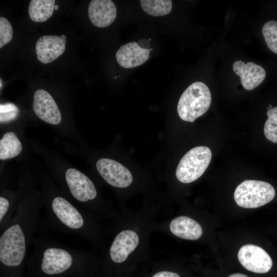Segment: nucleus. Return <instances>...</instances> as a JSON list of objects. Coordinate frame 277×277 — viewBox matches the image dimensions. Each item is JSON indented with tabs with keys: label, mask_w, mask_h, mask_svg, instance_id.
<instances>
[{
	"label": "nucleus",
	"mask_w": 277,
	"mask_h": 277,
	"mask_svg": "<svg viewBox=\"0 0 277 277\" xmlns=\"http://www.w3.org/2000/svg\"><path fill=\"white\" fill-rule=\"evenodd\" d=\"M29 263L43 275L53 276L80 268L89 259V253L64 245L46 234L34 236Z\"/></svg>",
	"instance_id": "2"
},
{
	"label": "nucleus",
	"mask_w": 277,
	"mask_h": 277,
	"mask_svg": "<svg viewBox=\"0 0 277 277\" xmlns=\"http://www.w3.org/2000/svg\"><path fill=\"white\" fill-rule=\"evenodd\" d=\"M152 277H180V276L175 272L162 271L155 273Z\"/></svg>",
	"instance_id": "24"
},
{
	"label": "nucleus",
	"mask_w": 277,
	"mask_h": 277,
	"mask_svg": "<svg viewBox=\"0 0 277 277\" xmlns=\"http://www.w3.org/2000/svg\"><path fill=\"white\" fill-rule=\"evenodd\" d=\"M233 70L241 78L244 89L251 90L259 86L265 78L266 73L261 66L253 62L244 63L238 60L233 64Z\"/></svg>",
	"instance_id": "13"
},
{
	"label": "nucleus",
	"mask_w": 277,
	"mask_h": 277,
	"mask_svg": "<svg viewBox=\"0 0 277 277\" xmlns=\"http://www.w3.org/2000/svg\"><path fill=\"white\" fill-rule=\"evenodd\" d=\"M268 118L265 122L264 133L269 141L277 143V107L268 110Z\"/></svg>",
	"instance_id": "20"
},
{
	"label": "nucleus",
	"mask_w": 277,
	"mask_h": 277,
	"mask_svg": "<svg viewBox=\"0 0 277 277\" xmlns=\"http://www.w3.org/2000/svg\"><path fill=\"white\" fill-rule=\"evenodd\" d=\"M149 56L150 50L142 48L135 42L122 46L115 55L117 63L125 68L141 65L148 60Z\"/></svg>",
	"instance_id": "15"
},
{
	"label": "nucleus",
	"mask_w": 277,
	"mask_h": 277,
	"mask_svg": "<svg viewBox=\"0 0 277 277\" xmlns=\"http://www.w3.org/2000/svg\"><path fill=\"white\" fill-rule=\"evenodd\" d=\"M22 150V145L16 134L6 133L0 141V159L5 160L18 155Z\"/></svg>",
	"instance_id": "18"
},
{
	"label": "nucleus",
	"mask_w": 277,
	"mask_h": 277,
	"mask_svg": "<svg viewBox=\"0 0 277 277\" xmlns=\"http://www.w3.org/2000/svg\"><path fill=\"white\" fill-rule=\"evenodd\" d=\"M271 108H272V105H269L267 107V109L268 110H269V109H271Z\"/></svg>",
	"instance_id": "26"
},
{
	"label": "nucleus",
	"mask_w": 277,
	"mask_h": 277,
	"mask_svg": "<svg viewBox=\"0 0 277 277\" xmlns=\"http://www.w3.org/2000/svg\"><path fill=\"white\" fill-rule=\"evenodd\" d=\"M67 188L72 197L84 205L95 199L96 187L92 181L80 171L69 168L65 174Z\"/></svg>",
	"instance_id": "7"
},
{
	"label": "nucleus",
	"mask_w": 277,
	"mask_h": 277,
	"mask_svg": "<svg viewBox=\"0 0 277 277\" xmlns=\"http://www.w3.org/2000/svg\"><path fill=\"white\" fill-rule=\"evenodd\" d=\"M39 205L35 199L21 202L11 222L0 232V263L10 272L19 270L27 257L39 227Z\"/></svg>",
	"instance_id": "1"
},
{
	"label": "nucleus",
	"mask_w": 277,
	"mask_h": 277,
	"mask_svg": "<svg viewBox=\"0 0 277 277\" xmlns=\"http://www.w3.org/2000/svg\"><path fill=\"white\" fill-rule=\"evenodd\" d=\"M139 243L137 234L131 230H125L118 233L110 249L109 257L115 263L124 262L134 251Z\"/></svg>",
	"instance_id": "12"
},
{
	"label": "nucleus",
	"mask_w": 277,
	"mask_h": 277,
	"mask_svg": "<svg viewBox=\"0 0 277 277\" xmlns=\"http://www.w3.org/2000/svg\"><path fill=\"white\" fill-rule=\"evenodd\" d=\"M58 8V6L57 5H55V7H54V9L55 10H57Z\"/></svg>",
	"instance_id": "27"
},
{
	"label": "nucleus",
	"mask_w": 277,
	"mask_h": 277,
	"mask_svg": "<svg viewBox=\"0 0 277 277\" xmlns=\"http://www.w3.org/2000/svg\"><path fill=\"white\" fill-rule=\"evenodd\" d=\"M33 109L40 119L52 125H58L62 120L59 108L50 94L43 89L34 93Z\"/></svg>",
	"instance_id": "10"
},
{
	"label": "nucleus",
	"mask_w": 277,
	"mask_h": 277,
	"mask_svg": "<svg viewBox=\"0 0 277 277\" xmlns=\"http://www.w3.org/2000/svg\"><path fill=\"white\" fill-rule=\"evenodd\" d=\"M140 3L145 12L154 16L165 15L172 9V1L170 0H141Z\"/></svg>",
	"instance_id": "19"
},
{
	"label": "nucleus",
	"mask_w": 277,
	"mask_h": 277,
	"mask_svg": "<svg viewBox=\"0 0 277 277\" xmlns=\"http://www.w3.org/2000/svg\"><path fill=\"white\" fill-rule=\"evenodd\" d=\"M45 224L52 230L91 239L93 224L87 212L60 195L46 199Z\"/></svg>",
	"instance_id": "3"
},
{
	"label": "nucleus",
	"mask_w": 277,
	"mask_h": 277,
	"mask_svg": "<svg viewBox=\"0 0 277 277\" xmlns=\"http://www.w3.org/2000/svg\"><path fill=\"white\" fill-rule=\"evenodd\" d=\"M262 33L269 49L277 54V22H266L263 27Z\"/></svg>",
	"instance_id": "21"
},
{
	"label": "nucleus",
	"mask_w": 277,
	"mask_h": 277,
	"mask_svg": "<svg viewBox=\"0 0 277 277\" xmlns=\"http://www.w3.org/2000/svg\"><path fill=\"white\" fill-rule=\"evenodd\" d=\"M18 108L11 103L0 105V122L6 123L14 120L18 115Z\"/></svg>",
	"instance_id": "23"
},
{
	"label": "nucleus",
	"mask_w": 277,
	"mask_h": 277,
	"mask_svg": "<svg viewBox=\"0 0 277 277\" xmlns=\"http://www.w3.org/2000/svg\"><path fill=\"white\" fill-rule=\"evenodd\" d=\"M54 7V0H31L28 8V13L33 22H43L52 15Z\"/></svg>",
	"instance_id": "17"
},
{
	"label": "nucleus",
	"mask_w": 277,
	"mask_h": 277,
	"mask_svg": "<svg viewBox=\"0 0 277 277\" xmlns=\"http://www.w3.org/2000/svg\"><path fill=\"white\" fill-rule=\"evenodd\" d=\"M275 195L269 183L258 180H245L236 188L234 199L237 205L244 208H256L271 202Z\"/></svg>",
	"instance_id": "5"
},
{
	"label": "nucleus",
	"mask_w": 277,
	"mask_h": 277,
	"mask_svg": "<svg viewBox=\"0 0 277 277\" xmlns=\"http://www.w3.org/2000/svg\"><path fill=\"white\" fill-rule=\"evenodd\" d=\"M96 166L102 178L113 187L126 188L132 182L133 177L130 171L114 160L102 158L97 161Z\"/></svg>",
	"instance_id": "9"
},
{
	"label": "nucleus",
	"mask_w": 277,
	"mask_h": 277,
	"mask_svg": "<svg viewBox=\"0 0 277 277\" xmlns=\"http://www.w3.org/2000/svg\"><path fill=\"white\" fill-rule=\"evenodd\" d=\"M13 36V29L10 22L4 17H0V48L9 43Z\"/></svg>",
	"instance_id": "22"
},
{
	"label": "nucleus",
	"mask_w": 277,
	"mask_h": 277,
	"mask_svg": "<svg viewBox=\"0 0 277 277\" xmlns=\"http://www.w3.org/2000/svg\"><path fill=\"white\" fill-rule=\"evenodd\" d=\"M238 257L245 269L255 273H267L272 266V259L268 253L254 245L246 244L241 247Z\"/></svg>",
	"instance_id": "8"
},
{
	"label": "nucleus",
	"mask_w": 277,
	"mask_h": 277,
	"mask_svg": "<svg viewBox=\"0 0 277 277\" xmlns=\"http://www.w3.org/2000/svg\"><path fill=\"white\" fill-rule=\"evenodd\" d=\"M170 229L175 236L189 240H196L201 237V226L194 220L185 216L174 218L170 223Z\"/></svg>",
	"instance_id": "16"
},
{
	"label": "nucleus",
	"mask_w": 277,
	"mask_h": 277,
	"mask_svg": "<svg viewBox=\"0 0 277 277\" xmlns=\"http://www.w3.org/2000/svg\"><path fill=\"white\" fill-rule=\"evenodd\" d=\"M211 102L207 86L201 82H194L181 95L177 106L178 114L182 120L192 123L207 111Z\"/></svg>",
	"instance_id": "4"
},
{
	"label": "nucleus",
	"mask_w": 277,
	"mask_h": 277,
	"mask_svg": "<svg viewBox=\"0 0 277 277\" xmlns=\"http://www.w3.org/2000/svg\"><path fill=\"white\" fill-rule=\"evenodd\" d=\"M211 158V151L207 146H197L190 149L177 165L175 172L177 179L183 183L196 181L206 171Z\"/></svg>",
	"instance_id": "6"
},
{
	"label": "nucleus",
	"mask_w": 277,
	"mask_h": 277,
	"mask_svg": "<svg viewBox=\"0 0 277 277\" xmlns=\"http://www.w3.org/2000/svg\"><path fill=\"white\" fill-rule=\"evenodd\" d=\"M228 277H248L245 274L240 273H236L230 275Z\"/></svg>",
	"instance_id": "25"
},
{
	"label": "nucleus",
	"mask_w": 277,
	"mask_h": 277,
	"mask_svg": "<svg viewBox=\"0 0 277 277\" xmlns=\"http://www.w3.org/2000/svg\"><path fill=\"white\" fill-rule=\"evenodd\" d=\"M116 8L111 0H92L88 6V16L91 23L97 27L111 25L116 16Z\"/></svg>",
	"instance_id": "14"
},
{
	"label": "nucleus",
	"mask_w": 277,
	"mask_h": 277,
	"mask_svg": "<svg viewBox=\"0 0 277 277\" xmlns=\"http://www.w3.org/2000/svg\"><path fill=\"white\" fill-rule=\"evenodd\" d=\"M66 39L64 34L40 37L35 45L37 59L43 64H48L56 60L64 52Z\"/></svg>",
	"instance_id": "11"
}]
</instances>
